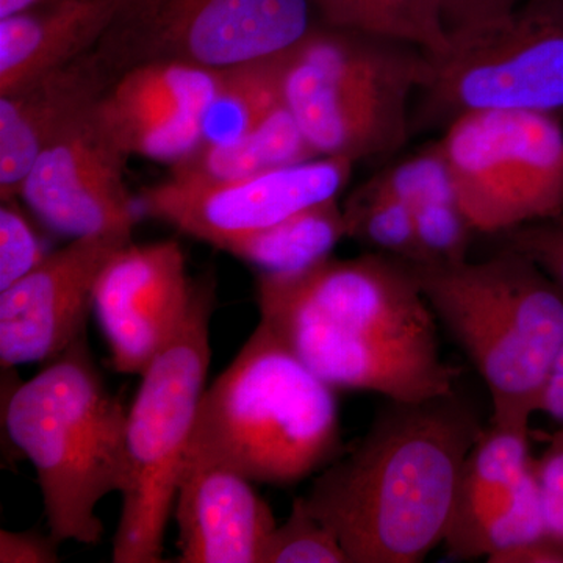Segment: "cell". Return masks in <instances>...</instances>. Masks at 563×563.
I'll return each mask as SVG.
<instances>
[{"mask_svg": "<svg viewBox=\"0 0 563 563\" xmlns=\"http://www.w3.org/2000/svg\"><path fill=\"white\" fill-rule=\"evenodd\" d=\"M133 231L70 240L27 276L0 291L2 369L51 362L85 336L95 290L107 263Z\"/></svg>", "mask_w": 563, "mask_h": 563, "instance_id": "7c38bea8", "label": "cell"}, {"mask_svg": "<svg viewBox=\"0 0 563 563\" xmlns=\"http://www.w3.org/2000/svg\"><path fill=\"white\" fill-rule=\"evenodd\" d=\"M261 563H350L335 533L310 514L303 498L266 540Z\"/></svg>", "mask_w": 563, "mask_h": 563, "instance_id": "cb8c5ba5", "label": "cell"}, {"mask_svg": "<svg viewBox=\"0 0 563 563\" xmlns=\"http://www.w3.org/2000/svg\"><path fill=\"white\" fill-rule=\"evenodd\" d=\"M120 0H63L0 18V95L98 46Z\"/></svg>", "mask_w": 563, "mask_h": 563, "instance_id": "ac0fdd59", "label": "cell"}, {"mask_svg": "<svg viewBox=\"0 0 563 563\" xmlns=\"http://www.w3.org/2000/svg\"><path fill=\"white\" fill-rule=\"evenodd\" d=\"M537 483L542 498L548 536L563 543V433L550 437L547 451L536 459Z\"/></svg>", "mask_w": 563, "mask_h": 563, "instance_id": "f546056e", "label": "cell"}, {"mask_svg": "<svg viewBox=\"0 0 563 563\" xmlns=\"http://www.w3.org/2000/svg\"><path fill=\"white\" fill-rule=\"evenodd\" d=\"M310 3L321 24L398 38L391 21L376 0H310Z\"/></svg>", "mask_w": 563, "mask_h": 563, "instance_id": "4dcf8cb0", "label": "cell"}, {"mask_svg": "<svg viewBox=\"0 0 563 563\" xmlns=\"http://www.w3.org/2000/svg\"><path fill=\"white\" fill-rule=\"evenodd\" d=\"M314 16L310 0H120L96 49L117 79L161 60L221 69L292 49Z\"/></svg>", "mask_w": 563, "mask_h": 563, "instance_id": "9c48e42d", "label": "cell"}, {"mask_svg": "<svg viewBox=\"0 0 563 563\" xmlns=\"http://www.w3.org/2000/svg\"><path fill=\"white\" fill-rule=\"evenodd\" d=\"M510 250L536 262L563 290V213L506 232Z\"/></svg>", "mask_w": 563, "mask_h": 563, "instance_id": "f1b7e54d", "label": "cell"}, {"mask_svg": "<svg viewBox=\"0 0 563 563\" xmlns=\"http://www.w3.org/2000/svg\"><path fill=\"white\" fill-rule=\"evenodd\" d=\"M352 165L346 158L320 157L240 179L187 181L168 177L143 188L136 202L141 214L224 251L242 236L336 199L350 179Z\"/></svg>", "mask_w": 563, "mask_h": 563, "instance_id": "30bf717a", "label": "cell"}, {"mask_svg": "<svg viewBox=\"0 0 563 563\" xmlns=\"http://www.w3.org/2000/svg\"><path fill=\"white\" fill-rule=\"evenodd\" d=\"M492 563H563V543L551 537L506 551Z\"/></svg>", "mask_w": 563, "mask_h": 563, "instance_id": "836d02e7", "label": "cell"}, {"mask_svg": "<svg viewBox=\"0 0 563 563\" xmlns=\"http://www.w3.org/2000/svg\"><path fill=\"white\" fill-rule=\"evenodd\" d=\"M429 55L418 125L476 111H563V0H525L506 16L448 32Z\"/></svg>", "mask_w": 563, "mask_h": 563, "instance_id": "ba28073f", "label": "cell"}, {"mask_svg": "<svg viewBox=\"0 0 563 563\" xmlns=\"http://www.w3.org/2000/svg\"><path fill=\"white\" fill-rule=\"evenodd\" d=\"M290 51L221 68L220 84L203 118L199 144L243 139L284 102L282 79Z\"/></svg>", "mask_w": 563, "mask_h": 563, "instance_id": "7402d4cb", "label": "cell"}, {"mask_svg": "<svg viewBox=\"0 0 563 563\" xmlns=\"http://www.w3.org/2000/svg\"><path fill=\"white\" fill-rule=\"evenodd\" d=\"M529 428L490 424L463 463L453 520L444 547L451 558L468 561L474 540L531 473Z\"/></svg>", "mask_w": 563, "mask_h": 563, "instance_id": "d6986e66", "label": "cell"}, {"mask_svg": "<svg viewBox=\"0 0 563 563\" xmlns=\"http://www.w3.org/2000/svg\"><path fill=\"white\" fill-rule=\"evenodd\" d=\"M317 157L295 114L282 102L250 135L232 143L199 144L169 165V177L187 181L240 179Z\"/></svg>", "mask_w": 563, "mask_h": 563, "instance_id": "ffe728a7", "label": "cell"}, {"mask_svg": "<svg viewBox=\"0 0 563 563\" xmlns=\"http://www.w3.org/2000/svg\"><path fill=\"white\" fill-rule=\"evenodd\" d=\"M96 106L41 152L21 188L29 209L52 231L70 239L133 231L141 214L124 180L131 155Z\"/></svg>", "mask_w": 563, "mask_h": 563, "instance_id": "8fae6325", "label": "cell"}, {"mask_svg": "<svg viewBox=\"0 0 563 563\" xmlns=\"http://www.w3.org/2000/svg\"><path fill=\"white\" fill-rule=\"evenodd\" d=\"M38 233L18 206V199L0 206V291L27 276L47 257Z\"/></svg>", "mask_w": 563, "mask_h": 563, "instance_id": "4316f807", "label": "cell"}, {"mask_svg": "<svg viewBox=\"0 0 563 563\" xmlns=\"http://www.w3.org/2000/svg\"><path fill=\"white\" fill-rule=\"evenodd\" d=\"M261 321L333 390L415 402L457 388L439 321L409 263L388 254L329 257L290 274L261 273Z\"/></svg>", "mask_w": 563, "mask_h": 563, "instance_id": "6da1fadb", "label": "cell"}, {"mask_svg": "<svg viewBox=\"0 0 563 563\" xmlns=\"http://www.w3.org/2000/svg\"><path fill=\"white\" fill-rule=\"evenodd\" d=\"M117 80L99 51L0 95V201L20 199L41 152Z\"/></svg>", "mask_w": 563, "mask_h": 563, "instance_id": "2e32d148", "label": "cell"}, {"mask_svg": "<svg viewBox=\"0 0 563 563\" xmlns=\"http://www.w3.org/2000/svg\"><path fill=\"white\" fill-rule=\"evenodd\" d=\"M440 150L455 201L474 232L520 228L515 202L509 111H476L451 122Z\"/></svg>", "mask_w": 563, "mask_h": 563, "instance_id": "e0dca14e", "label": "cell"}, {"mask_svg": "<svg viewBox=\"0 0 563 563\" xmlns=\"http://www.w3.org/2000/svg\"><path fill=\"white\" fill-rule=\"evenodd\" d=\"M418 261L451 263L465 261L473 228L455 201H435L415 207Z\"/></svg>", "mask_w": 563, "mask_h": 563, "instance_id": "484cf974", "label": "cell"}, {"mask_svg": "<svg viewBox=\"0 0 563 563\" xmlns=\"http://www.w3.org/2000/svg\"><path fill=\"white\" fill-rule=\"evenodd\" d=\"M540 412L550 415L563 433V352L544 387Z\"/></svg>", "mask_w": 563, "mask_h": 563, "instance_id": "e575fe53", "label": "cell"}, {"mask_svg": "<svg viewBox=\"0 0 563 563\" xmlns=\"http://www.w3.org/2000/svg\"><path fill=\"white\" fill-rule=\"evenodd\" d=\"M343 213L347 236L401 261H418L413 211L407 203L366 181L347 199Z\"/></svg>", "mask_w": 563, "mask_h": 563, "instance_id": "603a6c76", "label": "cell"}, {"mask_svg": "<svg viewBox=\"0 0 563 563\" xmlns=\"http://www.w3.org/2000/svg\"><path fill=\"white\" fill-rule=\"evenodd\" d=\"M525 0H440L448 32L498 20Z\"/></svg>", "mask_w": 563, "mask_h": 563, "instance_id": "d6a6232c", "label": "cell"}, {"mask_svg": "<svg viewBox=\"0 0 563 563\" xmlns=\"http://www.w3.org/2000/svg\"><path fill=\"white\" fill-rule=\"evenodd\" d=\"M220 74L195 63H144L122 73L96 109L131 157L173 165L201 143Z\"/></svg>", "mask_w": 563, "mask_h": 563, "instance_id": "5bb4252c", "label": "cell"}, {"mask_svg": "<svg viewBox=\"0 0 563 563\" xmlns=\"http://www.w3.org/2000/svg\"><path fill=\"white\" fill-rule=\"evenodd\" d=\"M485 429L459 388L424 401L387 399L303 503L350 563H420L446 539L463 463Z\"/></svg>", "mask_w": 563, "mask_h": 563, "instance_id": "7a4b0ae2", "label": "cell"}, {"mask_svg": "<svg viewBox=\"0 0 563 563\" xmlns=\"http://www.w3.org/2000/svg\"><path fill=\"white\" fill-rule=\"evenodd\" d=\"M128 412L103 383L85 336L11 393L7 432L35 466L58 543L101 542L96 510L128 485Z\"/></svg>", "mask_w": 563, "mask_h": 563, "instance_id": "5b68a950", "label": "cell"}, {"mask_svg": "<svg viewBox=\"0 0 563 563\" xmlns=\"http://www.w3.org/2000/svg\"><path fill=\"white\" fill-rule=\"evenodd\" d=\"M217 280L203 274L184 321L141 374L128 412V485L113 540L114 563L163 561L166 526L210 366Z\"/></svg>", "mask_w": 563, "mask_h": 563, "instance_id": "52a82bcc", "label": "cell"}, {"mask_svg": "<svg viewBox=\"0 0 563 563\" xmlns=\"http://www.w3.org/2000/svg\"><path fill=\"white\" fill-rule=\"evenodd\" d=\"M369 184L412 210L422 203L455 201L453 181L439 143L373 177Z\"/></svg>", "mask_w": 563, "mask_h": 563, "instance_id": "d4e9b609", "label": "cell"}, {"mask_svg": "<svg viewBox=\"0 0 563 563\" xmlns=\"http://www.w3.org/2000/svg\"><path fill=\"white\" fill-rule=\"evenodd\" d=\"M58 543L54 537L40 532H0V562L2 563H55Z\"/></svg>", "mask_w": 563, "mask_h": 563, "instance_id": "1f68e13d", "label": "cell"}, {"mask_svg": "<svg viewBox=\"0 0 563 563\" xmlns=\"http://www.w3.org/2000/svg\"><path fill=\"white\" fill-rule=\"evenodd\" d=\"M252 484L220 463L184 462L174 503L179 562L261 563L277 521Z\"/></svg>", "mask_w": 563, "mask_h": 563, "instance_id": "9a60e30c", "label": "cell"}, {"mask_svg": "<svg viewBox=\"0 0 563 563\" xmlns=\"http://www.w3.org/2000/svg\"><path fill=\"white\" fill-rule=\"evenodd\" d=\"M195 290L176 240L129 243L113 255L96 285L92 312L114 372L144 373L179 329Z\"/></svg>", "mask_w": 563, "mask_h": 563, "instance_id": "4fadbf2b", "label": "cell"}, {"mask_svg": "<svg viewBox=\"0 0 563 563\" xmlns=\"http://www.w3.org/2000/svg\"><path fill=\"white\" fill-rule=\"evenodd\" d=\"M54 2H63V0H0V18L11 16L22 10Z\"/></svg>", "mask_w": 563, "mask_h": 563, "instance_id": "d590c367", "label": "cell"}, {"mask_svg": "<svg viewBox=\"0 0 563 563\" xmlns=\"http://www.w3.org/2000/svg\"><path fill=\"white\" fill-rule=\"evenodd\" d=\"M409 263L437 321L473 363L492 424L529 428L563 352V290L521 252Z\"/></svg>", "mask_w": 563, "mask_h": 563, "instance_id": "277c9868", "label": "cell"}, {"mask_svg": "<svg viewBox=\"0 0 563 563\" xmlns=\"http://www.w3.org/2000/svg\"><path fill=\"white\" fill-rule=\"evenodd\" d=\"M342 455L335 390L266 322L203 391L187 459L291 487Z\"/></svg>", "mask_w": 563, "mask_h": 563, "instance_id": "3957f363", "label": "cell"}, {"mask_svg": "<svg viewBox=\"0 0 563 563\" xmlns=\"http://www.w3.org/2000/svg\"><path fill=\"white\" fill-rule=\"evenodd\" d=\"M431 73L417 44L317 25L288 52L282 96L320 157L391 154L409 136V98Z\"/></svg>", "mask_w": 563, "mask_h": 563, "instance_id": "8992f818", "label": "cell"}, {"mask_svg": "<svg viewBox=\"0 0 563 563\" xmlns=\"http://www.w3.org/2000/svg\"><path fill=\"white\" fill-rule=\"evenodd\" d=\"M398 38L417 44L429 55L446 49L448 29L440 0H376Z\"/></svg>", "mask_w": 563, "mask_h": 563, "instance_id": "83f0119b", "label": "cell"}, {"mask_svg": "<svg viewBox=\"0 0 563 563\" xmlns=\"http://www.w3.org/2000/svg\"><path fill=\"white\" fill-rule=\"evenodd\" d=\"M347 236L343 209L336 199L317 203L262 231L225 246L224 252L265 274L301 272L332 257Z\"/></svg>", "mask_w": 563, "mask_h": 563, "instance_id": "44dd1931", "label": "cell"}]
</instances>
